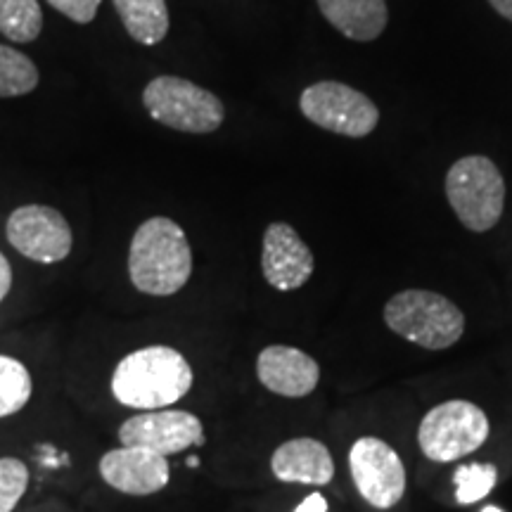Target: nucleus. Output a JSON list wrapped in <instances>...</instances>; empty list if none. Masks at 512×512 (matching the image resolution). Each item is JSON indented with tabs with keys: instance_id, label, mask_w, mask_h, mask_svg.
Instances as JSON below:
<instances>
[{
	"instance_id": "f257e3e1",
	"label": "nucleus",
	"mask_w": 512,
	"mask_h": 512,
	"mask_svg": "<svg viewBox=\"0 0 512 512\" xmlns=\"http://www.w3.org/2000/svg\"><path fill=\"white\" fill-rule=\"evenodd\" d=\"M195 384L190 361L166 344H150L126 354L112 370L110 392L131 411H162L190 394Z\"/></svg>"
},
{
	"instance_id": "f03ea898",
	"label": "nucleus",
	"mask_w": 512,
	"mask_h": 512,
	"mask_svg": "<svg viewBox=\"0 0 512 512\" xmlns=\"http://www.w3.org/2000/svg\"><path fill=\"white\" fill-rule=\"evenodd\" d=\"M192 249L176 221L155 216L140 223L128 247V278L138 292L171 297L188 285Z\"/></svg>"
},
{
	"instance_id": "7ed1b4c3",
	"label": "nucleus",
	"mask_w": 512,
	"mask_h": 512,
	"mask_svg": "<svg viewBox=\"0 0 512 512\" xmlns=\"http://www.w3.org/2000/svg\"><path fill=\"white\" fill-rule=\"evenodd\" d=\"M387 328L422 349L444 351L460 342L465 316L451 299L430 290H403L384 304Z\"/></svg>"
},
{
	"instance_id": "20e7f679",
	"label": "nucleus",
	"mask_w": 512,
	"mask_h": 512,
	"mask_svg": "<svg viewBox=\"0 0 512 512\" xmlns=\"http://www.w3.org/2000/svg\"><path fill=\"white\" fill-rule=\"evenodd\" d=\"M446 200L467 230L486 233L498 226L505 209L501 169L484 155L458 159L446 174Z\"/></svg>"
},
{
	"instance_id": "39448f33",
	"label": "nucleus",
	"mask_w": 512,
	"mask_h": 512,
	"mask_svg": "<svg viewBox=\"0 0 512 512\" xmlns=\"http://www.w3.org/2000/svg\"><path fill=\"white\" fill-rule=\"evenodd\" d=\"M143 105L152 119L181 133H214L226 119V107L214 93L181 76L152 79Z\"/></svg>"
},
{
	"instance_id": "423d86ee",
	"label": "nucleus",
	"mask_w": 512,
	"mask_h": 512,
	"mask_svg": "<svg viewBox=\"0 0 512 512\" xmlns=\"http://www.w3.org/2000/svg\"><path fill=\"white\" fill-rule=\"evenodd\" d=\"M489 418L477 403L451 399L434 406L418 427L422 456L434 463H453L482 448L489 439Z\"/></svg>"
},
{
	"instance_id": "0eeeda50",
	"label": "nucleus",
	"mask_w": 512,
	"mask_h": 512,
	"mask_svg": "<svg viewBox=\"0 0 512 512\" xmlns=\"http://www.w3.org/2000/svg\"><path fill=\"white\" fill-rule=\"evenodd\" d=\"M299 110L311 124L344 138H366L380 124V110L366 93L339 81H318L299 95Z\"/></svg>"
},
{
	"instance_id": "6e6552de",
	"label": "nucleus",
	"mask_w": 512,
	"mask_h": 512,
	"mask_svg": "<svg viewBox=\"0 0 512 512\" xmlns=\"http://www.w3.org/2000/svg\"><path fill=\"white\" fill-rule=\"evenodd\" d=\"M5 238L36 264H60L72 254L74 235L62 211L46 204H24L10 214Z\"/></svg>"
},
{
	"instance_id": "1a4fd4ad",
	"label": "nucleus",
	"mask_w": 512,
	"mask_h": 512,
	"mask_svg": "<svg viewBox=\"0 0 512 512\" xmlns=\"http://www.w3.org/2000/svg\"><path fill=\"white\" fill-rule=\"evenodd\" d=\"M354 486L377 510H389L406 494V467L399 453L380 437H361L349 451Z\"/></svg>"
},
{
	"instance_id": "9d476101",
	"label": "nucleus",
	"mask_w": 512,
	"mask_h": 512,
	"mask_svg": "<svg viewBox=\"0 0 512 512\" xmlns=\"http://www.w3.org/2000/svg\"><path fill=\"white\" fill-rule=\"evenodd\" d=\"M121 446H138L155 451L159 456H176L188 448L204 446V425L195 413L162 408V411H145L128 418L119 427Z\"/></svg>"
},
{
	"instance_id": "9b49d317",
	"label": "nucleus",
	"mask_w": 512,
	"mask_h": 512,
	"mask_svg": "<svg viewBox=\"0 0 512 512\" xmlns=\"http://www.w3.org/2000/svg\"><path fill=\"white\" fill-rule=\"evenodd\" d=\"M98 472L110 489L126 496H152L171 482L169 458L138 446L110 448L100 456Z\"/></svg>"
},
{
	"instance_id": "f8f14e48",
	"label": "nucleus",
	"mask_w": 512,
	"mask_h": 512,
	"mask_svg": "<svg viewBox=\"0 0 512 512\" xmlns=\"http://www.w3.org/2000/svg\"><path fill=\"white\" fill-rule=\"evenodd\" d=\"M316 259L290 223H271L261 242V273L278 292H292L311 280Z\"/></svg>"
},
{
	"instance_id": "ddd939ff",
	"label": "nucleus",
	"mask_w": 512,
	"mask_h": 512,
	"mask_svg": "<svg viewBox=\"0 0 512 512\" xmlns=\"http://www.w3.org/2000/svg\"><path fill=\"white\" fill-rule=\"evenodd\" d=\"M256 377L268 392L285 399H304L316 392L320 366L313 356L287 344H271L256 358Z\"/></svg>"
},
{
	"instance_id": "4468645a",
	"label": "nucleus",
	"mask_w": 512,
	"mask_h": 512,
	"mask_svg": "<svg viewBox=\"0 0 512 512\" xmlns=\"http://www.w3.org/2000/svg\"><path fill=\"white\" fill-rule=\"evenodd\" d=\"M271 472L278 482L325 486L335 477V460L330 448L313 437L285 441L273 451Z\"/></svg>"
},
{
	"instance_id": "2eb2a0df",
	"label": "nucleus",
	"mask_w": 512,
	"mask_h": 512,
	"mask_svg": "<svg viewBox=\"0 0 512 512\" xmlns=\"http://www.w3.org/2000/svg\"><path fill=\"white\" fill-rule=\"evenodd\" d=\"M323 17L351 41L368 43L387 29V0H318Z\"/></svg>"
},
{
	"instance_id": "dca6fc26",
	"label": "nucleus",
	"mask_w": 512,
	"mask_h": 512,
	"mask_svg": "<svg viewBox=\"0 0 512 512\" xmlns=\"http://www.w3.org/2000/svg\"><path fill=\"white\" fill-rule=\"evenodd\" d=\"M126 34L140 46H157L169 34L166 0H114Z\"/></svg>"
},
{
	"instance_id": "f3484780",
	"label": "nucleus",
	"mask_w": 512,
	"mask_h": 512,
	"mask_svg": "<svg viewBox=\"0 0 512 512\" xmlns=\"http://www.w3.org/2000/svg\"><path fill=\"white\" fill-rule=\"evenodd\" d=\"M34 394V377L15 356L0 354V420L27 408Z\"/></svg>"
},
{
	"instance_id": "a211bd4d",
	"label": "nucleus",
	"mask_w": 512,
	"mask_h": 512,
	"mask_svg": "<svg viewBox=\"0 0 512 512\" xmlns=\"http://www.w3.org/2000/svg\"><path fill=\"white\" fill-rule=\"evenodd\" d=\"M43 29L38 0H0V31L15 43L36 41Z\"/></svg>"
},
{
	"instance_id": "6ab92c4d",
	"label": "nucleus",
	"mask_w": 512,
	"mask_h": 512,
	"mask_svg": "<svg viewBox=\"0 0 512 512\" xmlns=\"http://www.w3.org/2000/svg\"><path fill=\"white\" fill-rule=\"evenodd\" d=\"M38 86V69L27 55L0 46V98H19Z\"/></svg>"
},
{
	"instance_id": "aec40b11",
	"label": "nucleus",
	"mask_w": 512,
	"mask_h": 512,
	"mask_svg": "<svg viewBox=\"0 0 512 512\" xmlns=\"http://www.w3.org/2000/svg\"><path fill=\"white\" fill-rule=\"evenodd\" d=\"M453 482H456L458 505H472L491 494L498 482V470L494 463L458 465L453 472Z\"/></svg>"
},
{
	"instance_id": "412c9836",
	"label": "nucleus",
	"mask_w": 512,
	"mask_h": 512,
	"mask_svg": "<svg viewBox=\"0 0 512 512\" xmlns=\"http://www.w3.org/2000/svg\"><path fill=\"white\" fill-rule=\"evenodd\" d=\"M29 467L15 456L0 458V512H15L29 489Z\"/></svg>"
},
{
	"instance_id": "4be33fe9",
	"label": "nucleus",
	"mask_w": 512,
	"mask_h": 512,
	"mask_svg": "<svg viewBox=\"0 0 512 512\" xmlns=\"http://www.w3.org/2000/svg\"><path fill=\"white\" fill-rule=\"evenodd\" d=\"M57 12H62L64 17H69L76 24H88L93 22L98 15L102 0H48Z\"/></svg>"
},
{
	"instance_id": "5701e85b",
	"label": "nucleus",
	"mask_w": 512,
	"mask_h": 512,
	"mask_svg": "<svg viewBox=\"0 0 512 512\" xmlns=\"http://www.w3.org/2000/svg\"><path fill=\"white\" fill-rule=\"evenodd\" d=\"M10 290H12V266L8 256L0 252V302L8 297Z\"/></svg>"
},
{
	"instance_id": "b1692460",
	"label": "nucleus",
	"mask_w": 512,
	"mask_h": 512,
	"mask_svg": "<svg viewBox=\"0 0 512 512\" xmlns=\"http://www.w3.org/2000/svg\"><path fill=\"white\" fill-rule=\"evenodd\" d=\"M294 512H328V498L323 494L306 496L304 501L294 508Z\"/></svg>"
},
{
	"instance_id": "393cba45",
	"label": "nucleus",
	"mask_w": 512,
	"mask_h": 512,
	"mask_svg": "<svg viewBox=\"0 0 512 512\" xmlns=\"http://www.w3.org/2000/svg\"><path fill=\"white\" fill-rule=\"evenodd\" d=\"M489 5L498 12V15L512 22V0H489Z\"/></svg>"
},
{
	"instance_id": "a878e982",
	"label": "nucleus",
	"mask_w": 512,
	"mask_h": 512,
	"mask_svg": "<svg viewBox=\"0 0 512 512\" xmlns=\"http://www.w3.org/2000/svg\"><path fill=\"white\" fill-rule=\"evenodd\" d=\"M482 512H503V510L496 508V505H486V508H482Z\"/></svg>"
}]
</instances>
